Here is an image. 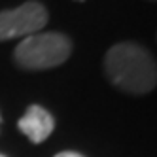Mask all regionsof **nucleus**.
<instances>
[{
    "instance_id": "1",
    "label": "nucleus",
    "mask_w": 157,
    "mask_h": 157,
    "mask_svg": "<svg viewBox=\"0 0 157 157\" xmlns=\"http://www.w3.org/2000/svg\"><path fill=\"white\" fill-rule=\"evenodd\" d=\"M104 70L112 83L131 95L150 93L157 83L153 57L134 42L112 46L104 57Z\"/></svg>"
},
{
    "instance_id": "2",
    "label": "nucleus",
    "mask_w": 157,
    "mask_h": 157,
    "mask_svg": "<svg viewBox=\"0 0 157 157\" xmlns=\"http://www.w3.org/2000/svg\"><path fill=\"white\" fill-rule=\"evenodd\" d=\"M72 53V42L63 32H36L23 38L13 51L17 66L25 70H48L61 66Z\"/></svg>"
},
{
    "instance_id": "3",
    "label": "nucleus",
    "mask_w": 157,
    "mask_h": 157,
    "mask_svg": "<svg viewBox=\"0 0 157 157\" xmlns=\"http://www.w3.org/2000/svg\"><path fill=\"white\" fill-rule=\"evenodd\" d=\"M46 23L48 10L36 0H29L15 10H2L0 12V42L36 34L46 27Z\"/></svg>"
},
{
    "instance_id": "4",
    "label": "nucleus",
    "mask_w": 157,
    "mask_h": 157,
    "mask_svg": "<svg viewBox=\"0 0 157 157\" xmlns=\"http://www.w3.org/2000/svg\"><path fill=\"white\" fill-rule=\"evenodd\" d=\"M17 125H19V131L23 132L30 142L40 144L53 132L55 119L46 108H42L38 104H32L25 112V116L19 119Z\"/></svg>"
},
{
    "instance_id": "5",
    "label": "nucleus",
    "mask_w": 157,
    "mask_h": 157,
    "mask_svg": "<svg viewBox=\"0 0 157 157\" xmlns=\"http://www.w3.org/2000/svg\"><path fill=\"white\" fill-rule=\"evenodd\" d=\"M55 157H83V155L78 153V151H61V153H57Z\"/></svg>"
},
{
    "instance_id": "6",
    "label": "nucleus",
    "mask_w": 157,
    "mask_h": 157,
    "mask_svg": "<svg viewBox=\"0 0 157 157\" xmlns=\"http://www.w3.org/2000/svg\"><path fill=\"white\" fill-rule=\"evenodd\" d=\"M0 157H6V155H2V153H0Z\"/></svg>"
}]
</instances>
